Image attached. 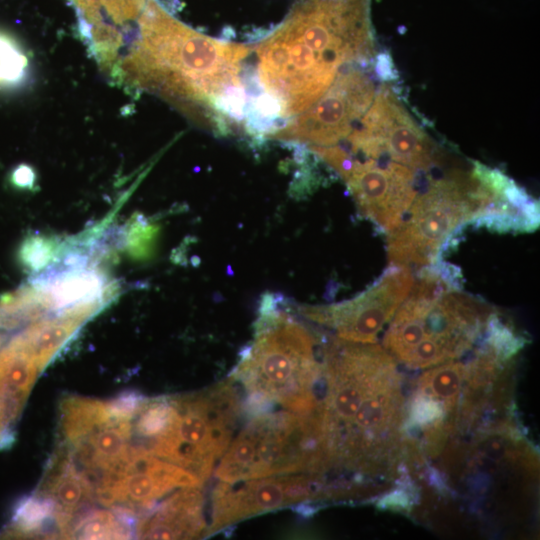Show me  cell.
<instances>
[{
    "label": "cell",
    "instance_id": "22",
    "mask_svg": "<svg viewBox=\"0 0 540 540\" xmlns=\"http://www.w3.org/2000/svg\"><path fill=\"white\" fill-rule=\"evenodd\" d=\"M112 419L115 417L109 412L106 402L70 396L61 403V429L68 443L88 435Z\"/></svg>",
    "mask_w": 540,
    "mask_h": 540
},
{
    "label": "cell",
    "instance_id": "3",
    "mask_svg": "<svg viewBox=\"0 0 540 540\" xmlns=\"http://www.w3.org/2000/svg\"><path fill=\"white\" fill-rule=\"evenodd\" d=\"M260 81L281 117L313 105L340 68L371 59L370 0H299L257 46Z\"/></svg>",
    "mask_w": 540,
    "mask_h": 540
},
{
    "label": "cell",
    "instance_id": "30",
    "mask_svg": "<svg viewBox=\"0 0 540 540\" xmlns=\"http://www.w3.org/2000/svg\"><path fill=\"white\" fill-rule=\"evenodd\" d=\"M36 180L34 170L25 164L17 166L11 174V182L14 186L21 189H30Z\"/></svg>",
    "mask_w": 540,
    "mask_h": 540
},
{
    "label": "cell",
    "instance_id": "4",
    "mask_svg": "<svg viewBox=\"0 0 540 540\" xmlns=\"http://www.w3.org/2000/svg\"><path fill=\"white\" fill-rule=\"evenodd\" d=\"M450 265L424 267L388 323L383 348L397 364L426 369L469 351L487 329L491 308L460 291Z\"/></svg>",
    "mask_w": 540,
    "mask_h": 540
},
{
    "label": "cell",
    "instance_id": "1",
    "mask_svg": "<svg viewBox=\"0 0 540 540\" xmlns=\"http://www.w3.org/2000/svg\"><path fill=\"white\" fill-rule=\"evenodd\" d=\"M139 31L115 78L150 90L194 116L220 124L242 115L240 62L250 48L200 34L147 0Z\"/></svg>",
    "mask_w": 540,
    "mask_h": 540
},
{
    "label": "cell",
    "instance_id": "17",
    "mask_svg": "<svg viewBox=\"0 0 540 540\" xmlns=\"http://www.w3.org/2000/svg\"><path fill=\"white\" fill-rule=\"evenodd\" d=\"M147 0H94L100 16V27L90 43L92 52L104 68L112 73L125 44L124 25L139 18Z\"/></svg>",
    "mask_w": 540,
    "mask_h": 540
},
{
    "label": "cell",
    "instance_id": "28",
    "mask_svg": "<svg viewBox=\"0 0 540 540\" xmlns=\"http://www.w3.org/2000/svg\"><path fill=\"white\" fill-rule=\"evenodd\" d=\"M11 417L4 390L0 384V449L9 448L14 441Z\"/></svg>",
    "mask_w": 540,
    "mask_h": 540
},
{
    "label": "cell",
    "instance_id": "6",
    "mask_svg": "<svg viewBox=\"0 0 540 540\" xmlns=\"http://www.w3.org/2000/svg\"><path fill=\"white\" fill-rule=\"evenodd\" d=\"M329 467L317 409L253 416L230 442L215 470L226 483L277 475L324 471Z\"/></svg>",
    "mask_w": 540,
    "mask_h": 540
},
{
    "label": "cell",
    "instance_id": "26",
    "mask_svg": "<svg viewBox=\"0 0 540 540\" xmlns=\"http://www.w3.org/2000/svg\"><path fill=\"white\" fill-rule=\"evenodd\" d=\"M53 246L42 237H28L20 245L19 261L27 269L37 271L42 269L52 258Z\"/></svg>",
    "mask_w": 540,
    "mask_h": 540
},
{
    "label": "cell",
    "instance_id": "13",
    "mask_svg": "<svg viewBox=\"0 0 540 540\" xmlns=\"http://www.w3.org/2000/svg\"><path fill=\"white\" fill-rule=\"evenodd\" d=\"M318 490L313 475H277L234 483L214 491L212 524L206 535L250 516L309 500Z\"/></svg>",
    "mask_w": 540,
    "mask_h": 540
},
{
    "label": "cell",
    "instance_id": "11",
    "mask_svg": "<svg viewBox=\"0 0 540 540\" xmlns=\"http://www.w3.org/2000/svg\"><path fill=\"white\" fill-rule=\"evenodd\" d=\"M414 281L408 266L391 264L383 276L360 295L332 305L300 306L299 311L306 318L334 329L340 339L375 343Z\"/></svg>",
    "mask_w": 540,
    "mask_h": 540
},
{
    "label": "cell",
    "instance_id": "19",
    "mask_svg": "<svg viewBox=\"0 0 540 540\" xmlns=\"http://www.w3.org/2000/svg\"><path fill=\"white\" fill-rule=\"evenodd\" d=\"M83 321L82 318L63 314L61 318L36 322L19 333L40 372L74 336Z\"/></svg>",
    "mask_w": 540,
    "mask_h": 540
},
{
    "label": "cell",
    "instance_id": "15",
    "mask_svg": "<svg viewBox=\"0 0 540 540\" xmlns=\"http://www.w3.org/2000/svg\"><path fill=\"white\" fill-rule=\"evenodd\" d=\"M199 487L182 488L139 521L136 535L144 539H187L205 529Z\"/></svg>",
    "mask_w": 540,
    "mask_h": 540
},
{
    "label": "cell",
    "instance_id": "14",
    "mask_svg": "<svg viewBox=\"0 0 540 540\" xmlns=\"http://www.w3.org/2000/svg\"><path fill=\"white\" fill-rule=\"evenodd\" d=\"M473 176L483 185L486 203L474 221L497 232H529L539 225L538 202L497 169L474 162Z\"/></svg>",
    "mask_w": 540,
    "mask_h": 540
},
{
    "label": "cell",
    "instance_id": "20",
    "mask_svg": "<svg viewBox=\"0 0 540 540\" xmlns=\"http://www.w3.org/2000/svg\"><path fill=\"white\" fill-rule=\"evenodd\" d=\"M103 281L95 272H72L60 276L50 285L46 304L62 309L96 310L93 302L100 297Z\"/></svg>",
    "mask_w": 540,
    "mask_h": 540
},
{
    "label": "cell",
    "instance_id": "21",
    "mask_svg": "<svg viewBox=\"0 0 540 540\" xmlns=\"http://www.w3.org/2000/svg\"><path fill=\"white\" fill-rule=\"evenodd\" d=\"M134 514L128 509L113 507L94 510L81 516L66 534L79 539H128L133 535Z\"/></svg>",
    "mask_w": 540,
    "mask_h": 540
},
{
    "label": "cell",
    "instance_id": "27",
    "mask_svg": "<svg viewBox=\"0 0 540 540\" xmlns=\"http://www.w3.org/2000/svg\"><path fill=\"white\" fill-rule=\"evenodd\" d=\"M146 398L135 391H125L106 402L109 412L115 418L133 420Z\"/></svg>",
    "mask_w": 540,
    "mask_h": 540
},
{
    "label": "cell",
    "instance_id": "25",
    "mask_svg": "<svg viewBox=\"0 0 540 540\" xmlns=\"http://www.w3.org/2000/svg\"><path fill=\"white\" fill-rule=\"evenodd\" d=\"M28 58L20 45L0 32V87L19 84L26 76Z\"/></svg>",
    "mask_w": 540,
    "mask_h": 540
},
{
    "label": "cell",
    "instance_id": "9",
    "mask_svg": "<svg viewBox=\"0 0 540 540\" xmlns=\"http://www.w3.org/2000/svg\"><path fill=\"white\" fill-rule=\"evenodd\" d=\"M346 139L350 154L385 158L415 171H428L438 162L432 140L387 85L375 92L370 107Z\"/></svg>",
    "mask_w": 540,
    "mask_h": 540
},
{
    "label": "cell",
    "instance_id": "16",
    "mask_svg": "<svg viewBox=\"0 0 540 540\" xmlns=\"http://www.w3.org/2000/svg\"><path fill=\"white\" fill-rule=\"evenodd\" d=\"M37 494L54 503V520L64 535L74 513L92 499L93 485L70 454L60 452L52 459Z\"/></svg>",
    "mask_w": 540,
    "mask_h": 540
},
{
    "label": "cell",
    "instance_id": "2",
    "mask_svg": "<svg viewBox=\"0 0 540 540\" xmlns=\"http://www.w3.org/2000/svg\"><path fill=\"white\" fill-rule=\"evenodd\" d=\"M397 362L376 343L332 340L324 352L325 396L317 412L329 466L373 472L402 437Z\"/></svg>",
    "mask_w": 540,
    "mask_h": 540
},
{
    "label": "cell",
    "instance_id": "10",
    "mask_svg": "<svg viewBox=\"0 0 540 540\" xmlns=\"http://www.w3.org/2000/svg\"><path fill=\"white\" fill-rule=\"evenodd\" d=\"M374 96V83L363 70L341 71L321 98L271 137L308 147L336 145L356 127Z\"/></svg>",
    "mask_w": 540,
    "mask_h": 540
},
{
    "label": "cell",
    "instance_id": "8",
    "mask_svg": "<svg viewBox=\"0 0 540 540\" xmlns=\"http://www.w3.org/2000/svg\"><path fill=\"white\" fill-rule=\"evenodd\" d=\"M169 430L146 449L197 475L203 482L230 444L241 406L229 383L182 398Z\"/></svg>",
    "mask_w": 540,
    "mask_h": 540
},
{
    "label": "cell",
    "instance_id": "24",
    "mask_svg": "<svg viewBox=\"0 0 540 540\" xmlns=\"http://www.w3.org/2000/svg\"><path fill=\"white\" fill-rule=\"evenodd\" d=\"M51 519H54V503L50 498L38 494L26 496L14 509L12 530L15 535L34 534Z\"/></svg>",
    "mask_w": 540,
    "mask_h": 540
},
{
    "label": "cell",
    "instance_id": "23",
    "mask_svg": "<svg viewBox=\"0 0 540 540\" xmlns=\"http://www.w3.org/2000/svg\"><path fill=\"white\" fill-rule=\"evenodd\" d=\"M176 414L177 408L174 398L146 399L135 416L136 420L134 426L132 424V430L147 440L146 446H143L146 448L169 430Z\"/></svg>",
    "mask_w": 540,
    "mask_h": 540
},
{
    "label": "cell",
    "instance_id": "18",
    "mask_svg": "<svg viewBox=\"0 0 540 540\" xmlns=\"http://www.w3.org/2000/svg\"><path fill=\"white\" fill-rule=\"evenodd\" d=\"M38 365L19 334L0 349V384L12 417L16 420L33 387Z\"/></svg>",
    "mask_w": 540,
    "mask_h": 540
},
{
    "label": "cell",
    "instance_id": "12",
    "mask_svg": "<svg viewBox=\"0 0 540 540\" xmlns=\"http://www.w3.org/2000/svg\"><path fill=\"white\" fill-rule=\"evenodd\" d=\"M416 172L393 161L354 158L344 181L359 214L388 234L405 218L417 195Z\"/></svg>",
    "mask_w": 540,
    "mask_h": 540
},
{
    "label": "cell",
    "instance_id": "5",
    "mask_svg": "<svg viewBox=\"0 0 540 540\" xmlns=\"http://www.w3.org/2000/svg\"><path fill=\"white\" fill-rule=\"evenodd\" d=\"M279 302L277 294L263 295L254 341L242 351L232 378L266 404L310 412L318 406L314 387L322 365L315 358L310 331L280 310Z\"/></svg>",
    "mask_w": 540,
    "mask_h": 540
},
{
    "label": "cell",
    "instance_id": "7",
    "mask_svg": "<svg viewBox=\"0 0 540 540\" xmlns=\"http://www.w3.org/2000/svg\"><path fill=\"white\" fill-rule=\"evenodd\" d=\"M482 195L470 172L451 170L430 182L415 197L407 217L390 233L387 253L390 264L432 266L456 231L473 223L481 207Z\"/></svg>",
    "mask_w": 540,
    "mask_h": 540
},
{
    "label": "cell",
    "instance_id": "29",
    "mask_svg": "<svg viewBox=\"0 0 540 540\" xmlns=\"http://www.w3.org/2000/svg\"><path fill=\"white\" fill-rule=\"evenodd\" d=\"M79 16L80 32H87L97 23V13L92 0H71Z\"/></svg>",
    "mask_w": 540,
    "mask_h": 540
}]
</instances>
